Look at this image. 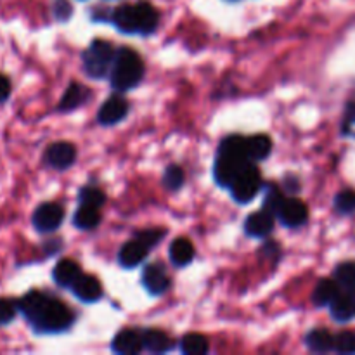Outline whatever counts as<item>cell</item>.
Segmentation results:
<instances>
[{
	"label": "cell",
	"mask_w": 355,
	"mask_h": 355,
	"mask_svg": "<svg viewBox=\"0 0 355 355\" xmlns=\"http://www.w3.org/2000/svg\"><path fill=\"white\" fill-rule=\"evenodd\" d=\"M19 309L28 321L44 333L64 331L71 326L73 314L62 302L40 291H30L19 302Z\"/></svg>",
	"instance_id": "cell-1"
},
{
	"label": "cell",
	"mask_w": 355,
	"mask_h": 355,
	"mask_svg": "<svg viewBox=\"0 0 355 355\" xmlns=\"http://www.w3.org/2000/svg\"><path fill=\"white\" fill-rule=\"evenodd\" d=\"M142 76H144V62L141 55L128 47L120 49L114 55L113 68L110 73L113 89L116 92H127L141 83Z\"/></svg>",
	"instance_id": "cell-2"
},
{
	"label": "cell",
	"mask_w": 355,
	"mask_h": 355,
	"mask_svg": "<svg viewBox=\"0 0 355 355\" xmlns=\"http://www.w3.org/2000/svg\"><path fill=\"white\" fill-rule=\"evenodd\" d=\"M114 55L116 52L113 51V45L110 42L96 40L90 44V47L83 52V68L87 75L92 78H104L110 75L113 68Z\"/></svg>",
	"instance_id": "cell-3"
},
{
	"label": "cell",
	"mask_w": 355,
	"mask_h": 355,
	"mask_svg": "<svg viewBox=\"0 0 355 355\" xmlns=\"http://www.w3.org/2000/svg\"><path fill=\"white\" fill-rule=\"evenodd\" d=\"M260 187H262V179H260L259 168L250 162L231 186L232 198L238 203H248L259 194Z\"/></svg>",
	"instance_id": "cell-4"
},
{
	"label": "cell",
	"mask_w": 355,
	"mask_h": 355,
	"mask_svg": "<svg viewBox=\"0 0 355 355\" xmlns=\"http://www.w3.org/2000/svg\"><path fill=\"white\" fill-rule=\"evenodd\" d=\"M248 163L250 159L246 158L218 155L217 162H215V168H214L215 180H217V184H220V186L231 187Z\"/></svg>",
	"instance_id": "cell-5"
},
{
	"label": "cell",
	"mask_w": 355,
	"mask_h": 355,
	"mask_svg": "<svg viewBox=\"0 0 355 355\" xmlns=\"http://www.w3.org/2000/svg\"><path fill=\"white\" fill-rule=\"evenodd\" d=\"M64 220V210L58 203H44L35 210L33 225L38 232H52Z\"/></svg>",
	"instance_id": "cell-6"
},
{
	"label": "cell",
	"mask_w": 355,
	"mask_h": 355,
	"mask_svg": "<svg viewBox=\"0 0 355 355\" xmlns=\"http://www.w3.org/2000/svg\"><path fill=\"white\" fill-rule=\"evenodd\" d=\"M277 218L290 229L302 227L309 218V208L304 201L297 200V198H290V200H284V203L281 205L279 211H277Z\"/></svg>",
	"instance_id": "cell-7"
},
{
	"label": "cell",
	"mask_w": 355,
	"mask_h": 355,
	"mask_svg": "<svg viewBox=\"0 0 355 355\" xmlns=\"http://www.w3.org/2000/svg\"><path fill=\"white\" fill-rule=\"evenodd\" d=\"M128 113V103L125 97L113 96L107 101H104L103 106L99 107L97 113V121L101 125H114L123 120Z\"/></svg>",
	"instance_id": "cell-8"
},
{
	"label": "cell",
	"mask_w": 355,
	"mask_h": 355,
	"mask_svg": "<svg viewBox=\"0 0 355 355\" xmlns=\"http://www.w3.org/2000/svg\"><path fill=\"white\" fill-rule=\"evenodd\" d=\"M76 158L75 146L69 142H55V144L49 146L47 153H45V162L55 170H66L73 165Z\"/></svg>",
	"instance_id": "cell-9"
},
{
	"label": "cell",
	"mask_w": 355,
	"mask_h": 355,
	"mask_svg": "<svg viewBox=\"0 0 355 355\" xmlns=\"http://www.w3.org/2000/svg\"><path fill=\"white\" fill-rule=\"evenodd\" d=\"M142 284L151 295H162L168 290L170 277L162 263H151L142 272Z\"/></svg>",
	"instance_id": "cell-10"
},
{
	"label": "cell",
	"mask_w": 355,
	"mask_h": 355,
	"mask_svg": "<svg viewBox=\"0 0 355 355\" xmlns=\"http://www.w3.org/2000/svg\"><path fill=\"white\" fill-rule=\"evenodd\" d=\"M144 349L142 343V333L134 331V329H123L118 333L113 340V350L121 355H135Z\"/></svg>",
	"instance_id": "cell-11"
},
{
	"label": "cell",
	"mask_w": 355,
	"mask_h": 355,
	"mask_svg": "<svg viewBox=\"0 0 355 355\" xmlns=\"http://www.w3.org/2000/svg\"><path fill=\"white\" fill-rule=\"evenodd\" d=\"M272 227H274V215L269 214L267 210L255 211V214L250 215L245 222L246 234L252 236V238H266L267 234H270Z\"/></svg>",
	"instance_id": "cell-12"
},
{
	"label": "cell",
	"mask_w": 355,
	"mask_h": 355,
	"mask_svg": "<svg viewBox=\"0 0 355 355\" xmlns=\"http://www.w3.org/2000/svg\"><path fill=\"white\" fill-rule=\"evenodd\" d=\"M73 293L78 300L85 302V304H92L103 297V288H101L99 279L92 276H80L76 283L71 286Z\"/></svg>",
	"instance_id": "cell-13"
},
{
	"label": "cell",
	"mask_w": 355,
	"mask_h": 355,
	"mask_svg": "<svg viewBox=\"0 0 355 355\" xmlns=\"http://www.w3.org/2000/svg\"><path fill=\"white\" fill-rule=\"evenodd\" d=\"M148 246L135 238L134 241H128L127 245L121 246L120 253H118V260H120V263L123 267L132 269V267H137L139 263L144 262V259L148 257Z\"/></svg>",
	"instance_id": "cell-14"
},
{
	"label": "cell",
	"mask_w": 355,
	"mask_h": 355,
	"mask_svg": "<svg viewBox=\"0 0 355 355\" xmlns=\"http://www.w3.org/2000/svg\"><path fill=\"white\" fill-rule=\"evenodd\" d=\"M329 309H331L333 319L338 322L352 321L355 318V293L352 291L338 293V297L329 304Z\"/></svg>",
	"instance_id": "cell-15"
},
{
	"label": "cell",
	"mask_w": 355,
	"mask_h": 355,
	"mask_svg": "<svg viewBox=\"0 0 355 355\" xmlns=\"http://www.w3.org/2000/svg\"><path fill=\"white\" fill-rule=\"evenodd\" d=\"M80 276H82V270H80L78 263L68 259L58 262V266L52 270V277L62 288H71Z\"/></svg>",
	"instance_id": "cell-16"
},
{
	"label": "cell",
	"mask_w": 355,
	"mask_h": 355,
	"mask_svg": "<svg viewBox=\"0 0 355 355\" xmlns=\"http://www.w3.org/2000/svg\"><path fill=\"white\" fill-rule=\"evenodd\" d=\"M135 12H137L139 33L141 35L155 33L156 26H158V19H159L155 7L148 2H139L135 3Z\"/></svg>",
	"instance_id": "cell-17"
},
{
	"label": "cell",
	"mask_w": 355,
	"mask_h": 355,
	"mask_svg": "<svg viewBox=\"0 0 355 355\" xmlns=\"http://www.w3.org/2000/svg\"><path fill=\"white\" fill-rule=\"evenodd\" d=\"M113 23L116 28L123 33H139V24H137V12H135V3H125L120 6L113 14Z\"/></svg>",
	"instance_id": "cell-18"
},
{
	"label": "cell",
	"mask_w": 355,
	"mask_h": 355,
	"mask_svg": "<svg viewBox=\"0 0 355 355\" xmlns=\"http://www.w3.org/2000/svg\"><path fill=\"white\" fill-rule=\"evenodd\" d=\"M142 343H144V349L155 354L168 352L173 347L172 338L162 329H146V331H142Z\"/></svg>",
	"instance_id": "cell-19"
},
{
	"label": "cell",
	"mask_w": 355,
	"mask_h": 355,
	"mask_svg": "<svg viewBox=\"0 0 355 355\" xmlns=\"http://www.w3.org/2000/svg\"><path fill=\"white\" fill-rule=\"evenodd\" d=\"M272 151V141L267 135H253L246 137V156L250 162H262Z\"/></svg>",
	"instance_id": "cell-20"
},
{
	"label": "cell",
	"mask_w": 355,
	"mask_h": 355,
	"mask_svg": "<svg viewBox=\"0 0 355 355\" xmlns=\"http://www.w3.org/2000/svg\"><path fill=\"white\" fill-rule=\"evenodd\" d=\"M194 259V246L189 239L177 238L175 241L170 245V260L173 266L186 267L187 263L193 262Z\"/></svg>",
	"instance_id": "cell-21"
},
{
	"label": "cell",
	"mask_w": 355,
	"mask_h": 355,
	"mask_svg": "<svg viewBox=\"0 0 355 355\" xmlns=\"http://www.w3.org/2000/svg\"><path fill=\"white\" fill-rule=\"evenodd\" d=\"M101 222V214L99 208L89 207V205H80L78 210L75 211V217H73V224L75 227H78L80 231H90V229H96Z\"/></svg>",
	"instance_id": "cell-22"
},
{
	"label": "cell",
	"mask_w": 355,
	"mask_h": 355,
	"mask_svg": "<svg viewBox=\"0 0 355 355\" xmlns=\"http://www.w3.org/2000/svg\"><path fill=\"white\" fill-rule=\"evenodd\" d=\"M340 293V284L336 283V279H321L315 286L314 295H312V300L318 307H324L329 305Z\"/></svg>",
	"instance_id": "cell-23"
},
{
	"label": "cell",
	"mask_w": 355,
	"mask_h": 355,
	"mask_svg": "<svg viewBox=\"0 0 355 355\" xmlns=\"http://www.w3.org/2000/svg\"><path fill=\"white\" fill-rule=\"evenodd\" d=\"M305 343L312 352H329L335 349V336L328 329H312L305 338Z\"/></svg>",
	"instance_id": "cell-24"
},
{
	"label": "cell",
	"mask_w": 355,
	"mask_h": 355,
	"mask_svg": "<svg viewBox=\"0 0 355 355\" xmlns=\"http://www.w3.org/2000/svg\"><path fill=\"white\" fill-rule=\"evenodd\" d=\"M87 97H89V90H87L85 87L80 85V83H71V85L66 89L61 103H59V110L61 111L75 110V107H78L80 104L85 103Z\"/></svg>",
	"instance_id": "cell-25"
},
{
	"label": "cell",
	"mask_w": 355,
	"mask_h": 355,
	"mask_svg": "<svg viewBox=\"0 0 355 355\" xmlns=\"http://www.w3.org/2000/svg\"><path fill=\"white\" fill-rule=\"evenodd\" d=\"M180 350L186 355H205L210 350L208 340L200 333H189L180 342Z\"/></svg>",
	"instance_id": "cell-26"
},
{
	"label": "cell",
	"mask_w": 355,
	"mask_h": 355,
	"mask_svg": "<svg viewBox=\"0 0 355 355\" xmlns=\"http://www.w3.org/2000/svg\"><path fill=\"white\" fill-rule=\"evenodd\" d=\"M218 155H227V156H236V158H246V137L241 135H229L224 141L220 142V148H218Z\"/></svg>",
	"instance_id": "cell-27"
},
{
	"label": "cell",
	"mask_w": 355,
	"mask_h": 355,
	"mask_svg": "<svg viewBox=\"0 0 355 355\" xmlns=\"http://www.w3.org/2000/svg\"><path fill=\"white\" fill-rule=\"evenodd\" d=\"M335 279L340 288L355 293V262H343L336 267Z\"/></svg>",
	"instance_id": "cell-28"
},
{
	"label": "cell",
	"mask_w": 355,
	"mask_h": 355,
	"mask_svg": "<svg viewBox=\"0 0 355 355\" xmlns=\"http://www.w3.org/2000/svg\"><path fill=\"white\" fill-rule=\"evenodd\" d=\"M284 200H286V198L283 196V193H281L277 187L270 186L269 189L266 191V198H263V210H267L269 214H272L274 217H277V211H279Z\"/></svg>",
	"instance_id": "cell-29"
},
{
	"label": "cell",
	"mask_w": 355,
	"mask_h": 355,
	"mask_svg": "<svg viewBox=\"0 0 355 355\" xmlns=\"http://www.w3.org/2000/svg\"><path fill=\"white\" fill-rule=\"evenodd\" d=\"M163 184L168 191H177L184 186V170L179 165H170L163 173Z\"/></svg>",
	"instance_id": "cell-30"
},
{
	"label": "cell",
	"mask_w": 355,
	"mask_h": 355,
	"mask_svg": "<svg viewBox=\"0 0 355 355\" xmlns=\"http://www.w3.org/2000/svg\"><path fill=\"white\" fill-rule=\"evenodd\" d=\"M335 208L338 214L349 215L355 211V191L345 189L342 193L336 194L335 198Z\"/></svg>",
	"instance_id": "cell-31"
},
{
	"label": "cell",
	"mask_w": 355,
	"mask_h": 355,
	"mask_svg": "<svg viewBox=\"0 0 355 355\" xmlns=\"http://www.w3.org/2000/svg\"><path fill=\"white\" fill-rule=\"evenodd\" d=\"M78 200L80 205H89V207L101 208L104 205V201H106V196H104L103 191L97 189V187H85V189L80 191Z\"/></svg>",
	"instance_id": "cell-32"
},
{
	"label": "cell",
	"mask_w": 355,
	"mask_h": 355,
	"mask_svg": "<svg viewBox=\"0 0 355 355\" xmlns=\"http://www.w3.org/2000/svg\"><path fill=\"white\" fill-rule=\"evenodd\" d=\"M335 350L340 354H355V333L342 331L335 336Z\"/></svg>",
	"instance_id": "cell-33"
},
{
	"label": "cell",
	"mask_w": 355,
	"mask_h": 355,
	"mask_svg": "<svg viewBox=\"0 0 355 355\" xmlns=\"http://www.w3.org/2000/svg\"><path fill=\"white\" fill-rule=\"evenodd\" d=\"M165 234H166V231H163V229H148V231L139 232L135 238H137L141 243H144V245L151 250V248H155V246L158 245L163 238H165Z\"/></svg>",
	"instance_id": "cell-34"
},
{
	"label": "cell",
	"mask_w": 355,
	"mask_h": 355,
	"mask_svg": "<svg viewBox=\"0 0 355 355\" xmlns=\"http://www.w3.org/2000/svg\"><path fill=\"white\" fill-rule=\"evenodd\" d=\"M16 318V305L7 298H0V326L9 324Z\"/></svg>",
	"instance_id": "cell-35"
},
{
	"label": "cell",
	"mask_w": 355,
	"mask_h": 355,
	"mask_svg": "<svg viewBox=\"0 0 355 355\" xmlns=\"http://www.w3.org/2000/svg\"><path fill=\"white\" fill-rule=\"evenodd\" d=\"M54 16L58 21H66L71 16V3L68 0H55L54 2Z\"/></svg>",
	"instance_id": "cell-36"
},
{
	"label": "cell",
	"mask_w": 355,
	"mask_h": 355,
	"mask_svg": "<svg viewBox=\"0 0 355 355\" xmlns=\"http://www.w3.org/2000/svg\"><path fill=\"white\" fill-rule=\"evenodd\" d=\"M343 132L347 135H355V103H350L347 107L345 121H343Z\"/></svg>",
	"instance_id": "cell-37"
},
{
	"label": "cell",
	"mask_w": 355,
	"mask_h": 355,
	"mask_svg": "<svg viewBox=\"0 0 355 355\" xmlns=\"http://www.w3.org/2000/svg\"><path fill=\"white\" fill-rule=\"evenodd\" d=\"M10 94V82L7 80V76L0 75V103L7 101Z\"/></svg>",
	"instance_id": "cell-38"
},
{
	"label": "cell",
	"mask_w": 355,
	"mask_h": 355,
	"mask_svg": "<svg viewBox=\"0 0 355 355\" xmlns=\"http://www.w3.org/2000/svg\"><path fill=\"white\" fill-rule=\"evenodd\" d=\"M284 182H286V187H290V191H298V180L295 177H288Z\"/></svg>",
	"instance_id": "cell-39"
}]
</instances>
